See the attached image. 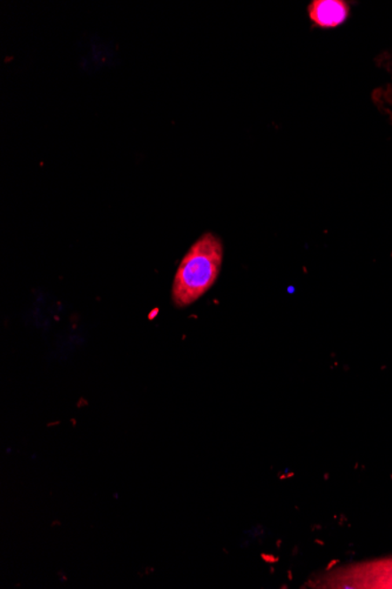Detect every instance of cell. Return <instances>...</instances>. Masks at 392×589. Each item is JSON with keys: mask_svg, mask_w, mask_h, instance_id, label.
<instances>
[{"mask_svg": "<svg viewBox=\"0 0 392 589\" xmlns=\"http://www.w3.org/2000/svg\"><path fill=\"white\" fill-rule=\"evenodd\" d=\"M223 254L221 239L212 232L203 234L189 247L179 263L172 285L175 306H190L214 286L221 272Z\"/></svg>", "mask_w": 392, "mask_h": 589, "instance_id": "1", "label": "cell"}, {"mask_svg": "<svg viewBox=\"0 0 392 589\" xmlns=\"http://www.w3.org/2000/svg\"><path fill=\"white\" fill-rule=\"evenodd\" d=\"M332 588L392 589V558L358 563L343 569Z\"/></svg>", "mask_w": 392, "mask_h": 589, "instance_id": "2", "label": "cell"}, {"mask_svg": "<svg viewBox=\"0 0 392 589\" xmlns=\"http://www.w3.org/2000/svg\"><path fill=\"white\" fill-rule=\"evenodd\" d=\"M349 5L343 0H314L308 7L309 18L322 28L340 27L349 17Z\"/></svg>", "mask_w": 392, "mask_h": 589, "instance_id": "3", "label": "cell"}, {"mask_svg": "<svg viewBox=\"0 0 392 589\" xmlns=\"http://www.w3.org/2000/svg\"><path fill=\"white\" fill-rule=\"evenodd\" d=\"M265 558L267 562H276L277 558L272 557V555H262Z\"/></svg>", "mask_w": 392, "mask_h": 589, "instance_id": "4", "label": "cell"}]
</instances>
